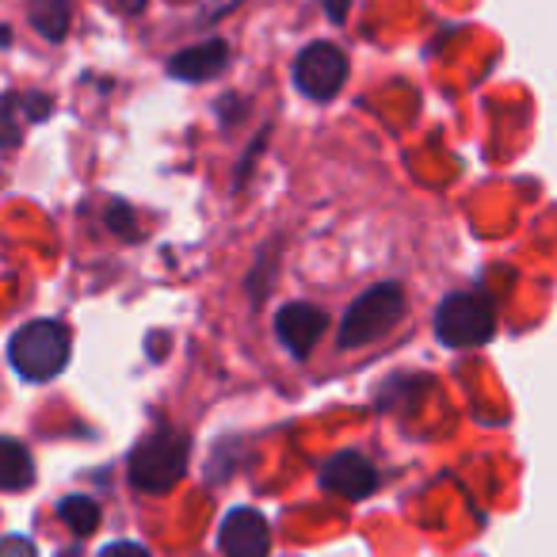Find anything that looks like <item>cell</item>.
<instances>
[{
	"label": "cell",
	"instance_id": "cell-1",
	"mask_svg": "<svg viewBox=\"0 0 557 557\" xmlns=\"http://www.w3.org/2000/svg\"><path fill=\"white\" fill-rule=\"evenodd\" d=\"M187 455H191V440L184 432L157 428L131 450V481L141 493H169L184 478Z\"/></svg>",
	"mask_w": 557,
	"mask_h": 557
},
{
	"label": "cell",
	"instance_id": "cell-2",
	"mask_svg": "<svg viewBox=\"0 0 557 557\" xmlns=\"http://www.w3.org/2000/svg\"><path fill=\"white\" fill-rule=\"evenodd\" d=\"M9 363L27 382H47L70 363V333L58 321H32L9 341Z\"/></svg>",
	"mask_w": 557,
	"mask_h": 557
},
{
	"label": "cell",
	"instance_id": "cell-3",
	"mask_svg": "<svg viewBox=\"0 0 557 557\" xmlns=\"http://www.w3.org/2000/svg\"><path fill=\"white\" fill-rule=\"evenodd\" d=\"M405 318V290L397 283H379L351 302L341 321V348H367L382 341Z\"/></svg>",
	"mask_w": 557,
	"mask_h": 557
},
{
	"label": "cell",
	"instance_id": "cell-4",
	"mask_svg": "<svg viewBox=\"0 0 557 557\" xmlns=\"http://www.w3.org/2000/svg\"><path fill=\"white\" fill-rule=\"evenodd\" d=\"M496 313L485 295H450L435 310V336L447 348H478L493 336Z\"/></svg>",
	"mask_w": 557,
	"mask_h": 557
},
{
	"label": "cell",
	"instance_id": "cell-5",
	"mask_svg": "<svg viewBox=\"0 0 557 557\" xmlns=\"http://www.w3.org/2000/svg\"><path fill=\"white\" fill-rule=\"evenodd\" d=\"M348 81V58L333 42H310L295 58V85L310 100H333Z\"/></svg>",
	"mask_w": 557,
	"mask_h": 557
},
{
	"label": "cell",
	"instance_id": "cell-6",
	"mask_svg": "<svg viewBox=\"0 0 557 557\" xmlns=\"http://www.w3.org/2000/svg\"><path fill=\"white\" fill-rule=\"evenodd\" d=\"M321 488L348 496V500H367L379 488V470L359 450H341L321 466Z\"/></svg>",
	"mask_w": 557,
	"mask_h": 557
},
{
	"label": "cell",
	"instance_id": "cell-7",
	"mask_svg": "<svg viewBox=\"0 0 557 557\" xmlns=\"http://www.w3.org/2000/svg\"><path fill=\"white\" fill-rule=\"evenodd\" d=\"M218 546H222L225 557H268V549H271L268 519L252 508H233L230 516L222 519Z\"/></svg>",
	"mask_w": 557,
	"mask_h": 557
},
{
	"label": "cell",
	"instance_id": "cell-8",
	"mask_svg": "<svg viewBox=\"0 0 557 557\" xmlns=\"http://www.w3.org/2000/svg\"><path fill=\"white\" fill-rule=\"evenodd\" d=\"M329 329V313L318 310V306L306 302H290L278 310L275 318V336L278 344L290 351L295 359H306L313 351V344L321 341V333Z\"/></svg>",
	"mask_w": 557,
	"mask_h": 557
},
{
	"label": "cell",
	"instance_id": "cell-9",
	"mask_svg": "<svg viewBox=\"0 0 557 557\" xmlns=\"http://www.w3.org/2000/svg\"><path fill=\"white\" fill-rule=\"evenodd\" d=\"M225 62H230V47H225L222 39H210V42H202V47L180 50L169 62V73L176 81H195V85H199V81L218 77V73L225 70Z\"/></svg>",
	"mask_w": 557,
	"mask_h": 557
},
{
	"label": "cell",
	"instance_id": "cell-10",
	"mask_svg": "<svg viewBox=\"0 0 557 557\" xmlns=\"http://www.w3.org/2000/svg\"><path fill=\"white\" fill-rule=\"evenodd\" d=\"M35 481V462L20 440H0V488L20 493Z\"/></svg>",
	"mask_w": 557,
	"mask_h": 557
},
{
	"label": "cell",
	"instance_id": "cell-11",
	"mask_svg": "<svg viewBox=\"0 0 557 557\" xmlns=\"http://www.w3.org/2000/svg\"><path fill=\"white\" fill-rule=\"evenodd\" d=\"M32 27L50 42H62L70 32V0H27Z\"/></svg>",
	"mask_w": 557,
	"mask_h": 557
},
{
	"label": "cell",
	"instance_id": "cell-12",
	"mask_svg": "<svg viewBox=\"0 0 557 557\" xmlns=\"http://www.w3.org/2000/svg\"><path fill=\"white\" fill-rule=\"evenodd\" d=\"M58 516L70 531L77 534H92L96 523H100V504L88 500V496H70V500L58 504Z\"/></svg>",
	"mask_w": 557,
	"mask_h": 557
},
{
	"label": "cell",
	"instance_id": "cell-13",
	"mask_svg": "<svg viewBox=\"0 0 557 557\" xmlns=\"http://www.w3.org/2000/svg\"><path fill=\"white\" fill-rule=\"evenodd\" d=\"M0 557H35L32 539H24V534H9V539H0Z\"/></svg>",
	"mask_w": 557,
	"mask_h": 557
},
{
	"label": "cell",
	"instance_id": "cell-14",
	"mask_svg": "<svg viewBox=\"0 0 557 557\" xmlns=\"http://www.w3.org/2000/svg\"><path fill=\"white\" fill-rule=\"evenodd\" d=\"M100 557H149V549L138 546V542H111V546L100 549Z\"/></svg>",
	"mask_w": 557,
	"mask_h": 557
},
{
	"label": "cell",
	"instance_id": "cell-15",
	"mask_svg": "<svg viewBox=\"0 0 557 557\" xmlns=\"http://www.w3.org/2000/svg\"><path fill=\"white\" fill-rule=\"evenodd\" d=\"M325 4V16L333 20V24H344V16H348V4L351 0H321Z\"/></svg>",
	"mask_w": 557,
	"mask_h": 557
},
{
	"label": "cell",
	"instance_id": "cell-16",
	"mask_svg": "<svg viewBox=\"0 0 557 557\" xmlns=\"http://www.w3.org/2000/svg\"><path fill=\"white\" fill-rule=\"evenodd\" d=\"M141 4H146V0H115V9H119V12H138Z\"/></svg>",
	"mask_w": 557,
	"mask_h": 557
}]
</instances>
